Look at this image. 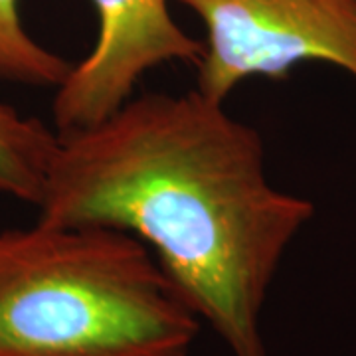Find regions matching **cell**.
Returning a JSON list of instances; mask_svg holds the SVG:
<instances>
[{
  "label": "cell",
  "instance_id": "6da1fadb",
  "mask_svg": "<svg viewBox=\"0 0 356 356\" xmlns=\"http://www.w3.org/2000/svg\"><path fill=\"white\" fill-rule=\"evenodd\" d=\"M40 224L125 232L232 356H267L261 313L293 240L315 216L267 175L259 131L198 89L140 93L58 133Z\"/></svg>",
  "mask_w": 356,
  "mask_h": 356
},
{
  "label": "cell",
  "instance_id": "7a4b0ae2",
  "mask_svg": "<svg viewBox=\"0 0 356 356\" xmlns=\"http://www.w3.org/2000/svg\"><path fill=\"white\" fill-rule=\"evenodd\" d=\"M200 327L125 232H0V356H188Z\"/></svg>",
  "mask_w": 356,
  "mask_h": 356
},
{
  "label": "cell",
  "instance_id": "3957f363",
  "mask_svg": "<svg viewBox=\"0 0 356 356\" xmlns=\"http://www.w3.org/2000/svg\"><path fill=\"white\" fill-rule=\"evenodd\" d=\"M206 28L196 88L226 103L252 77L283 79L303 62L356 79V0H178Z\"/></svg>",
  "mask_w": 356,
  "mask_h": 356
},
{
  "label": "cell",
  "instance_id": "277c9868",
  "mask_svg": "<svg viewBox=\"0 0 356 356\" xmlns=\"http://www.w3.org/2000/svg\"><path fill=\"white\" fill-rule=\"evenodd\" d=\"M97 38L88 56L72 64L54 95L56 133H72L107 119L135 95L140 79L159 65H196L204 44L182 30L168 0H91Z\"/></svg>",
  "mask_w": 356,
  "mask_h": 356
},
{
  "label": "cell",
  "instance_id": "5b68a950",
  "mask_svg": "<svg viewBox=\"0 0 356 356\" xmlns=\"http://www.w3.org/2000/svg\"><path fill=\"white\" fill-rule=\"evenodd\" d=\"M56 145V129L0 103V194L36 206Z\"/></svg>",
  "mask_w": 356,
  "mask_h": 356
},
{
  "label": "cell",
  "instance_id": "8992f818",
  "mask_svg": "<svg viewBox=\"0 0 356 356\" xmlns=\"http://www.w3.org/2000/svg\"><path fill=\"white\" fill-rule=\"evenodd\" d=\"M72 64L26 30L20 0H0V79L24 88L58 89Z\"/></svg>",
  "mask_w": 356,
  "mask_h": 356
}]
</instances>
